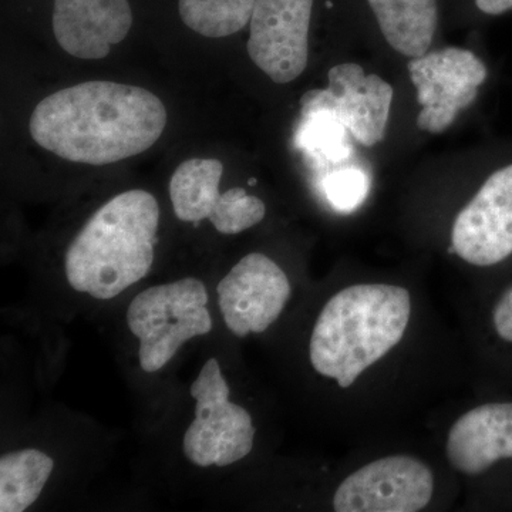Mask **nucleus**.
<instances>
[{
    "label": "nucleus",
    "mask_w": 512,
    "mask_h": 512,
    "mask_svg": "<svg viewBox=\"0 0 512 512\" xmlns=\"http://www.w3.org/2000/svg\"><path fill=\"white\" fill-rule=\"evenodd\" d=\"M168 113L157 94L117 82H84L49 94L33 110L36 144L70 163L109 165L150 150Z\"/></svg>",
    "instance_id": "nucleus-1"
},
{
    "label": "nucleus",
    "mask_w": 512,
    "mask_h": 512,
    "mask_svg": "<svg viewBox=\"0 0 512 512\" xmlns=\"http://www.w3.org/2000/svg\"><path fill=\"white\" fill-rule=\"evenodd\" d=\"M160 205L146 190H128L101 205L64 256L67 282L76 292L110 301L154 264Z\"/></svg>",
    "instance_id": "nucleus-2"
},
{
    "label": "nucleus",
    "mask_w": 512,
    "mask_h": 512,
    "mask_svg": "<svg viewBox=\"0 0 512 512\" xmlns=\"http://www.w3.org/2000/svg\"><path fill=\"white\" fill-rule=\"evenodd\" d=\"M410 318L412 296L402 286L359 284L342 289L323 306L313 328V370L349 389L402 342Z\"/></svg>",
    "instance_id": "nucleus-3"
},
{
    "label": "nucleus",
    "mask_w": 512,
    "mask_h": 512,
    "mask_svg": "<svg viewBox=\"0 0 512 512\" xmlns=\"http://www.w3.org/2000/svg\"><path fill=\"white\" fill-rule=\"evenodd\" d=\"M208 292L197 278L151 286L138 293L127 309V325L140 340L138 359L144 372L163 369L178 349L212 330Z\"/></svg>",
    "instance_id": "nucleus-4"
},
{
    "label": "nucleus",
    "mask_w": 512,
    "mask_h": 512,
    "mask_svg": "<svg viewBox=\"0 0 512 512\" xmlns=\"http://www.w3.org/2000/svg\"><path fill=\"white\" fill-rule=\"evenodd\" d=\"M229 386L217 359L207 360L191 384L195 419L185 431L184 454L195 466L228 467L251 453L255 427L244 407L229 402Z\"/></svg>",
    "instance_id": "nucleus-5"
},
{
    "label": "nucleus",
    "mask_w": 512,
    "mask_h": 512,
    "mask_svg": "<svg viewBox=\"0 0 512 512\" xmlns=\"http://www.w3.org/2000/svg\"><path fill=\"white\" fill-rule=\"evenodd\" d=\"M224 164L217 158H190L170 180L175 217L183 222L208 220L220 234L237 235L264 220L266 205L244 188L220 192Z\"/></svg>",
    "instance_id": "nucleus-6"
},
{
    "label": "nucleus",
    "mask_w": 512,
    "mask_h": 512,
    "mask_svg": "<svg viewBox=\"0 0 512 512\" xmlns=\"http://www.w3.org/2000/svg\"><path fill=\"white\" fill-rule=\"evenodd\" d=\"M326 89L309 90L301 99L303 119L329 113L365 147L379 144L386 133L393 87L376 74H366L356 63L333 66Z\"/></svg>",
    "instance_id": "nucleus-7"
},
{
    "label": "nucleus",
    "mask_w": 512,
    "mask_h": 512,
    "mask_svg": "<svg viewBox=\"0 0 512 512\" xmlns=\"http://www.w3.org/2000/svg\"><path fill=\"white\" fill-rule=\"evenodd\" d=\"M421 106L417 127L430 134L446 131L458 113L477 99L487 67L473 52L446 47L427 52L407 64Z\"/></svg>",
    "instance_id": "nucleus-8"
},
{
    "label": "nucleus",
    "mask_w": 512,
    "mask_h": 512,
    "mask_svg": "<svg viewBox=\"0 0 512 512\" xmlns=\"http://www.w3.org/2000/svg\"><path fill=\"white\" fill-rule=\"evenodd\" d=\"M434 474L419 458L389 456L366 464L340 483L338 512H417L430 504Z\"/></svg>",
    "instance_id": "nucleus-9"
},
{
    "label": "nucleus",
    "mask_w": 512,
    "mask_h": 512,
    "mask_svg": "<svg viewBox=\"0 0 512 512\" xmlns=\"http://www.w3.org/2000/svg\"><path fill=\"white\" fill-rule=\"evenodd\" d=\"M313 0H256L247 52L274 83H292L306 70Z\"/></svg>",
    "instance_id": "nucleus-10"
},
{
    "label": "nucleus",
    "mask_w": 512,
    "mask_h": 512,
    "mask_svg": "<svg viewBox=\"0 0 512 512\" xmlns=\"http://www.w3.org/2000/svg\"><path fill=\"white\" fill-rule=\"evenodd\" d=\"M225 325L238 338L264 333L281 316L292 295L288 275L264 254L244 256L217 288Z\"/></svg>",
    "instance_id": "nucleus-11"
},
{
    "label": "nucleus",
    "mask_w": 512,
    "mask_h": 512,
    "mask_svg": "<svg viewBox=\"0 0 512 512\" xmlns=\"http://www.w3.org/2000/svg\"><path fill=\"white\" fill-rule=\"evenodd\" d=\"M450 252L474 266L497 265L512 255V164L495 171L458 212Z\"/></svg>",
    "instance_id": "nucleus-12"
},
{
    "label": "nucleus",
    "mask_w": 512,
    "mask_h": 512,
    "mask_svg": "<svg viewBox=\"0 0 512 512\" xmlns=\"http://www.w3.org/2000/svg\"><path fill=\"white\" fill-rule=\"evenodd\" d=\"M52 28L67 55L100 60L130 33L133 10L128 0H55Z\"/></svg>",
    "instance_id": "nucleus-13"
},
{
    "label": "nucleus",
    "mask_w": 512,
    "mask_h": 512,
    "mask_svg": "<svg viewBox=\"0 0 512 512\" xmlns=\"http://www.w3.org/2000/svg\"><path fill=\"white\" fill-rule=\"evenodd\" d=\"M446 457L464 476L512 458V403L483 404L458 417L448 431Z\"/></svg>",
    "instance_id": "nucleus-14"
},
{
    "label": "nucleus",
    "mask_w": 512,
    "mask_h": 512,
    "mask_svg": "<svg viewBox=\"0 0 512 512\" xmlns=\"http://www.w3.org/2000/svg\"><path fill=\"white\" fill-rule=\"evenodd\" d=\"M384 39L400 55L419 57L429 52L437 26V0H367Z\"/></svg>",
    "instance_id": "nucleus-15"
},
{
    "label": "nucleus",
    "mask_w": 512,
    "mask_h": 512,
    "mask_svg": "<svg viewBox=\"0 0 512 512\" xmlns=\"http://www.w3.org/2000/svg\"><path fill=\"white\" fill-rule=\"evenodd\" d=\"M55 461L36 448L0 458V511L22 512L36 503L52 476Z\"/></svg>",
    "instance_id": "nucleus-16"
},
{
    "label": "nucleus",
    "mask_w": 512,
    "mask_h": 512,
    "mask_svg": "<svg viewBox=\"0 0 512 512\" xmlns=\"http://www.w3.org/2000/svg\"><path fill=\"white\" fill-rule=\"evenodd\" d=\"M256 0H178V12L192 32L220 39L249 25Z\"/></svg>",
    "instance_id": "nucleus-17"
},
{
    "label": "nucleus",
    "mask_w": 512,
    "mask_h": 512,
    "mask_svg": "<svg viewBox=\"0 0 512 512\" xmlns=\"http://www.w3.org/2000/svg\"><path fill=\"white\" fill-rule=\"evenodd\" d=\"M301 133L303 146L320 148L333 160L348 156L345 147L346 128L329 113H316L305 117Z\"/></svg>",
    "instance_id": "nucleus-18"
},
{
    "label": "nucleus",
    "mask_w": 512,
    "mask_h": 512,
    "mask_svg": "<svg viewBox=\"0 0 512 512\" xmlns=\"http://www.w3.org/2000/svg\"><path fill=\"white\" fill-rule=\"evenodd\" d=\"M325 190L336 210L350 212L365 201L369 192V178L362 171L350 168L329 175Z\"/></svg>",
    "instance_id": "nucleus-19"
},
{
    "label": "nucleus",
    "mask_w": 512,
    "mask_h": 512,
    "mask_svg": "<svg viewBox=\"0 0 512 512\" xmlns=\"http://www.w3.org/2000/svg\"><path fill=\"white\" fill-rule=\"evenodd\" d=\"M493 323L497 335L505 342L512 343V286L494 306Z\"/></svg>",
    "instance_id": "nucleus-20"
},
{
    "label": "nucleus",
    "mask_w": 512,
    "mask_h": 512,
    "mask_svg": "<svg viewBox=\"0 0 512 512\" xmlns=\"http://www.w3.org/2000/svg\"><path fill=\"white\" fill-rule=\"evenodd\" d=\"M476 6L485 15H503L512 10V0H476Z\"/></svg>",
    "instance_id": "nucleus-21"
}]
</instances>
